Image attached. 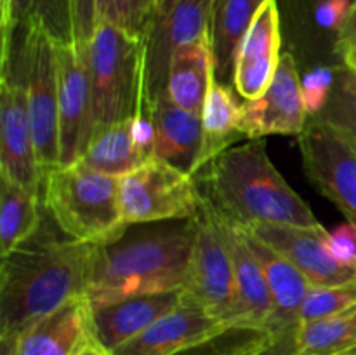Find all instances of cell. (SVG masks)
<instances>
[{
    "label": "cell",
    "mask_w": 356,
    "mask_h": 355,
    "mask_svg": "<svg viewBox=\"0 0 356 355\" xmlns=\"http://www.w3.org/2000/svg\"><path fill=\"white\" fill-rule=\"evenodd\" d=\"M356 44V0H355V6L353 10H351L350 17H348L346 24H344L343 30L337 33V47H344V45H351Z\"/></svg>",
    "instance_id": "74e56055"
},
{
    "label": "cell",
    "mask_w": 356,
    "mask_h": 355,
    "mask_svg": "<svg viewBox=\"0 0 356 355\" xmlns=\"http://www.w3.org/2000/svg\"><path fill=\"white\" fill-rule=\"evenodd\" d=\"M346 355H356V347L353 348V350H350V352H348Z\"/></svg>",
    "instance_id": "b9f144b4"
},
{
    "label": "cell",
    "mask_w": 356,
    "mask_h": 355,
    "mask_svg": "<svg viewBox=\"0 0 356 355\" xmlns=\"http://www.w3.org/2000/svg\"><path fill=\"white\" fill-rule=\"evenodd\" d=\"M236 90L232 86L219 82L216 73L209 84L202 110V125H204V148H202L200 169L207 166L212 159L235 145L238 139L245 138L240 132V117L242 103L236 101Z\"/></svg>",
    "instance_id": "484cf974"
},
{
    "label": "cell",
    "mask_w": 356,
    "mask_h": 355,
    "mask_svg": "<svg viewBox=\"0 0 356 355\" xmlns=\"http://www.w3.org/2000/svg\"><path fill=\"white\" fill-rule=\"evenodd\" d=\"M44 28L58 45L73 44L72 0H0L2 47L21 26Z\"/></svg>",
    "instance_id": "d4e9b609"
},
{
    "label": "cell",
    "mask_w": 356,
    "mask_h": 355,
    "mask_svg": "<svg viewBox=\"0 0 356 355\" xmlns=\"http://www.w3.org/2000/svg\"><path fill=\"white\" fill-rule=\"evenodd\" d=\"M264 0H214L211 14V44L219 82L233 87L235 58L254 16Z\"/></svg>",
    "instance_id": "603a6c76"
},
{
    "label": "cell",
    "mask_w": 356,
    "mask_h": 355,
    "mask_svg": "<svg viewBox=\"0 0 356 355\" xmlns=\"http://www.w3.org/2000/svg\"><path fill=\"white\" fill-rule=\"evenodd\" d=\"M59 65V166H72L86 153L94 132L92 93L86 49L58 47Z\"/></svg>",
    "instance_id": "7c38bea8"
},
{
    "label": "cell",
    "mask_w": 356,
    "mask_h": 355,
    "mask_svg": "<svg viewBox=\"0 0 356 355\" xmlns=\"http://www.w3.org/2000/svg\"><path fill=\"white\" fill-rule=\"evenodd\" d=\"M197 237V218L129 225L96 247L87 282L90 308L141 294L184 289Z\"/></svg>",
    "instance_id": "7a4b0ae2"
},
{
    "label": "cell",
    "mask_w": 356,
    "mask_h": 355,
    "mask_svg": "<svg viewBox=\"0 0 356 355\" xmlns=\"http://www.w3.org/2000/svg\"><path fill=\"white\" fill-rule=\"evenodd\" d=\"M118 191L127 225L197 218L204 202L195 176L156 159L120 176Z\"/></svg>",
    "instance_id": "52a82bcc"
},
{
    "label": "cell",
    "mask_w": 356,
    "mask_h": 355,
    "mask_svg": "<svg viewBox=\"0 0 356 355\" xmlns=\"http://www.w3.org/2000/svg\"><path fill=\"white\" fill-rule=\"evenodd\" d=\"M353 6L355 0H320L315 13L316 21L320 23V26L339 33L346 24Z\"/></svg>",
    "instance_id": "d590c367"
},
{
    "label": "cell",
    "mask_w": 356,
    "mask_h": 355,
    "mask_svg": "<svg viewBox=\"0 0 356 355\" xmlns=\"http://www.w3.org/2000/svg\"><path fill=\"white\" fill-rule=\"evenodd\" d=\"M73 40L79 49H86L96 30V0H72Z\"/></svg>",
    "instance_id": "e575fe53"
},
{
    "label": "cell",
    "mask_w": 356,
    "mask_h": 355,
    "mask_svg": "<svg viewBox=\"0 0 356 355\" xmlns=\"http://www.w3.org/2000/svg\"><path fill=\"white\" fill-rule=\"evenodd\" d=\"M356 152V75L346 65L334 66V86L325 108L316 115Z\"/></svg>",
    "instance_id": "f1b7e54d"
},
{
    "label": "cell",
    "mask_w": 356,
    "mask_h": 355,
    "mask_svg": "<svg viewBox=\"0 0 356 355\" xmlns=\"http://www.w3.org/2000/svg\"><path fill=\"white\" fill-rule=\"evenodd\" d=\"M308 122L301 94V79L291 54H284L278 63L273 82L257 100L243 101L240 132L247 139L264 136H299Z\"/></svg>",
    "instance_id": "4fadbf2b"
},
{
    "label": "cell",
    "mask_w": 356,
    "mask_h": 355,
    "mask_svg": "<svg viewBox=\"0 0 356 355\" xmlns=\"http://www.w3.org/2000/svg\"><path fill=\"white\" fill-rule=\"evenodd\" d=\"M152 157L139 146L134 134V117L94 127L86 153L80 160L99 173L125 176Z\"/></svg>",
    "instance_id": "cb8c5ba5"
},
{
    "label": "cell",
    "mask_w": 356,
    "mask_h": 355,
    "mask_svg": "<svg viewBox=\"0 0 356 355\" xmlns=\"http://www.w3.org/2000/svg\"><path fill=\"white\" fill-rule=\"evenodd\" d=\"M0 66V176L42 197L44 178L35 153L23 65L14 45L2 54Z\"/></svg>",
    "instance_id": "9c48e42d"
},
{
    "label": "cell",
    "mask_w": 356,
    "mask_h": 355,
    "mask_svg": "<svg viewBox=\"0 0 356 355\" xmlns=\"http://www.w3.org/2000/svg\"><path fill=\"white\" fill-rule=\"evenodd\" d=\"M309 181L356 225V152L325 122L309 117L298 136Z\"/></svg>",
    "instance_id": "8fae6325"
},
{
    "label": "cell",
    "mask_w": 356,
    "mask_h": 355,
    "mask_svg": "<svg viewBox=\"0 0 356 355\" xmlns=\"http://www.w3.org/2000/svg\"><path fill=\"white\" fill-rule=\"evenodd\" d=\"M273 338L275 334L264 327L229 326L221 333L172 355H257Z\"/></svg>",
    "instance_id": "f546056e"
},
{
    "label": "cell",
    "mask_w": 356,
    "mask_h": 355,
    "mask_svg": "<svg viewBox=\"0 0 356 355\" xmlns=\"http://www.w3.org/2000/svg\"><path fill=\"white\" fill-rule=\"evenodd\" d=\"M280 45L277 0H264L236 51L233 89L243 100H257L271 86L282 58Z\"/></svg>",
    "instance_id": "9a60e30c"
},
{
    "label": "cell",
    "mask_w": 356,
    "mask_h": 355,
    "mask_svg": "<svg viewBox=\"0 0 356 355\" xmlns=\"http://www.w3.org/2000/svg\"><path fill=\"white\" fill-rule=\"evenodd\" d=\"M226 327L229 326L211 315L200 303L184 292L176 308L113 350V355H172L221 333Z\"/></svg>",
    "instance_id": "2e32d148"
},
{
    "label": "cell",
    "mask_w": 356,
    "mask_h": 355,
    "mask_svg": "<svg viewBox=\"0 0 356 355\" xmlns=\"http://www.w3.org/2000/svg\"><path fill=\"white\" fill-rule=\"evenodd\" d=\"M214 70L211 35L181 45L170 58L167 94L177 106L202 115Z\"/></svg>",
    "instance_id": "7402d4cb"
},
{
    "label": "cell",
    "mask_w": 356,
    "mask_h": 355,
    "mask_svg": "<svg viewBox=\"0 0 356 355\" xmlns=\"http://www.w3.org/2000/svg\"><path fill=\"white\" fill-rule=\"evenodd\" d=\"M42 197L0 176V256H7L42 226Z\"/></svg>",
    "instance_id": "4316f807"
},
{
    "label": "cell",
    "mask_w": 356,
    "mask_h": 355,
    "mask_svg": "<svg viewBox=\"0 0 356 355\" xmlns=\"http://www.w3.org/2000/svg\"><path fill=\"white\" fill-rule=\"evenodd\" d=\"M336 51L339 52V56L343 58V65H346L356 75V44L337 47Z\"/></svg>",
    "instance_id": "ab89813d"
},
{
    "label": "cell",
    "mask_w": 356,
    "mask_h": 355,
    "mask_svg": "<svg viewBox=\"0 0 356 355\" xmlns=\"http://www.w3.org/2000/svg\"><path fill=\"white\" fill-rule=\"evenodd\" d=\"M174 2V0H156V7H162V6H167V3ZM155 7V9H156Z\"/></svg>",
    "instance_id": "60d3db41"
},
{
    "label": "cell",
    "mask_w": 356,
    "mask_h": 355,
    "mask_svg": "<svg viewBox=\"0 0 356 355\" xmlns=\"http://www.w3.org/2000/svg\"><path fill=\"white\" fill-rule=\"evenodd\" d=\"M120 178L82 160L56 167L44 178V207L66 237L103 246L127 230L120 209Z\"/></svg>",
    "instance_id": "277c9868"
},
{
    "label": "cell",
    "mask_w": 356,
    "mask_h": 355,
    "mask_svg": "<svg viewBox=\"0 0 356 355\" xmlns=\"http://www.w3.org/2000/svg\"><path fill=\"white\" fill-rule=\"evenodd\" d=\"M356 347V306L299 324L296 355H346Z\"/></svg>",
    "instance_id": "83f0119b"
},
{
    "label": "cell",
    "mask_w": 356,
    "mask_h": 355,
    "mask_svg": "<svg viewBox=\"0 0 356 355\" xmlns=\"http://www.w3.org/2000/svg\"><path fill=\"white\" fill-rule=\"evenodd\" d=\"M242 230L247 244L263 267L264 277H266L271 298H273V315L268 324V329L273 334H278L291 327H298L299 310H301L306 294L312 289V284L277 249L257 239L249 230Z\"/></svg>",
    "instance_id": "44dd1931"
},
{
    "label": "cell",
    "mask_w": 356,
    "mask_h": 355,
    "mask_svg": "<svg viewBox=\"0 0 356 355\" xmlns=\"http://www.w3.org/2000/svg\"><path fill=\"white\" fill-rule=\"evenodd\" d=\"M90 336L89 301L79 296L3 343L2 355H75Z\"/></svg>",
    "instance_id": "ac0fdd59"
},
{
    "label": "cell",
    "mask_w": 356,
    "mask_h": 355,
    "mask_svg": "<svg viewBox=\"0 0 356 355\" xmlns=\"http://www.w3.org/2000/svg\"><path fill=\"white\" fill-rule=\"evenodd\" d=\"M155 7L156 0H96V21L143 37Z\"/></svg>",
    "instance_id": "4dcf8cb0"
},
{
    "label": "cell",
    "mask_w": 356,
    "mask_h": 355,
    "mask_svg": "<svg viewBox=\"0 0 356 355\" xmlns=\"http://www.w3.org/2000/svg\"><path fill=\"white\" fill-rule=\"evenodd\" d=\"M299 327V326H298ZM298 327H291L275 334L271 343L257 355H296V334Z\"/></svg>",
    "instance_id": "8d00e7d4"
},
{
    "label": "cell",
    "mask_w": 356,
    "mask_h": 355,
    "mask_svg": "<svg viewBox=\"0 0 356 355\" xmlns=\"http://www.w3.org/2000/svg\"><path fill=\"white\" fill-rule=\"evenodd\" d=\"M75 355H113V352L106 350L103 345H99L96 340H94L92 336H90L89 340L83 343V347L80 348V350L76 352Z\"/></svg>",
    "instance_id": "f35d334b"
},
{
    "label": "cell",
    "mask_w": 356,
    "mask_h": 355,
    "mask_svg": "<svg viewBox=\"0 0 356 355\" xmlns=\"http://www.w3.org/2000/svg\"><path fill=\"white\" fill-rule=\"evenodd\" d=\"M242 228L249 230L287 258L308 278L312 287L341 285L356 281V267L339 263L327 251L323 244L325 228H301L275 223H256Z\"/></svg>",
    "instance_id": "5bb4252c"
},
{
    "label": "cell",
    "mask_w": 356,
    "mask_h": 355,
    "mask_svg": "<svg viewBox=\"0 0 356 355\" xmlns=\"http://www.w3.org/2000/svg\"><path fill=\"white\" fill-rule=\"evenodd\" d=\"M202 197L204 202L197 216V237L184 292L216 319L233 326L236 284L228 233L222 216L204 194Z\"/></svg>",
    "instance_id": "ba28073f"
},
{
    "label": "cell",
    "mask_w": 356,
    "mask_h": 355,
    "mask_svg": "<svg viewBox=\"0 0 356 355\" xmlns=\"http://www.w3.org/2000/svg\"><path fill=\"white\" fill-rule=\"evenodd\" d=\"M195 178L216 211L235 225L275 223L323 228L309 205L271 164L263 139L229 146Z\"/></svg>",
    "instance_id": "3957f363"
},
{
    "label": "cell",
    "mask_w": 356,
    "mask_h": 355,
    "mask_svg": "<svg viewBox=\"0 0 356 355\" xmlns=\"http://www.w3.org/2000/svg\"><path fill=\"white\" fill-rule=\"evenodd\" d=\"M94 244L56 237L47 230L2 256L0 267V343H9L31 324L86 296Z\"/></svg>",
    "instance_id": "6da1fadb"
},
{
    "label": "cell",
    "mask_w": 356,
    "mask_h": 355,
    "mask_svg": "<svg viewBox=\"0 0 356 355\" xmlns=\"http://www.w3.org/2000/svg\"><path fill=\"white\" fill-rule=\"evenodd\" d=\"M184 289L118 299L90 308V334L106 350L113 352L141 334L155 320L176 308Z\"/></svg>",
    "instance_id": "d6986e66"
},
{
    "label": "cell",
    "mask_w": 356,
    "mask_h": 355,
    "mask_svg": "<svg viewBox=\"0 0 356 355\" xmlns=\"http://www.w3.org/2000/svg\"><path fill=\"white\" fill-rule=\"evenodd\" d=\"M323 244L339 263L356 267V225L353 223L346 221L334 230H325Z\"/></svg>",
    "instance_id": "836d02e7"
},
{
    "label": "cell",
    "mask_w": 356,
    "mask_h": 355,
    "mask_svg": "<svg viewBox=\"0 0 356 355\" xmlns=\"http://www.w3.org/2000/svg\"><path fill=\"white\" fill-rule=\"evenodd\" d=\"M212 3L214 0H174L156 7L143 35V106L167 93L174 52L211 35Z\"/></svg>",
    "instance_id": "30bf717a"
},
{
    "label": "cell",
    "mask_w": 356,
    "mask_h": 355,
    "mask_svg": "<svg viewBox=\"0 0 356 355\" xmlns=\"http://www.w3.org/2000/svg\"><path fill=\"white\" fill-rule=\"evenodd\" d=\"M19 52L35 153L42 178L59 166V45L37 24L17 28L9 45Z\"/></svg>",
    "instance_id": "8992f818"
},
{
    "label": "cell",
    "mask_w": 356,
    "mask_h": 355,
    "mask_svg": "<svg viewBox=\"0 0 356 355\" xmlns=\"http://www.w3.org/2000/svg\"><path fill=\"white\" fill-rule=\"evenodd\" d=\"M334 86V68L316 66L301 80V94L308 117H316L325 108Z\"/></svg>",
    "instance_id": "d6a6232c"
},
{
    "label": "cell",
    "mask_w": 356,
    "mask_h": 355,
    "mask_svg": "<svg viewBox=\"0 0 356 355\" xmlns=\"http://www.w3.org/2000/svg\"><path fill=\"white\" fill-rule=\"evenodd\" d=\"M94 127L136 117L143 110V37L97 23L86 47Z\"/></svg>",
    "instance_id": "5b68a950"
},
{
    "label": "cell",
    "mask_w": 356,
    "mask_h": 355,
    "mask_svg": "<svg viewBox=\"0 0 356 355\" xmlns=\"http://www.w3.org/2000/svg\"><path fill=\"white\" fill-rule=\"evenodd\" d=\"M225 219L232 251L236 284V313L233 326L264 327L268 329L273 315V298L264 277L263 267L247 244L242 226Z\"/></svg>",
    "instance_id": "ffe728a7"
},
{
    "label": "cell",
    "mask_w": 356,
    "mask_h": 355,
    "mask_svg": "<svg viewBox=\"0 0 356 355\" xmlns=\"http://www.w3.org/2000/svg\"><path fill=\"white\" fill-rule=\"evenodd\" d=\"M143 110L148 111L153 125L152 159L197 176L204 148L202 115L177 106L167 93L143 106Z\"/></svg>",
    "instance_id": "e0dca14e"
},
{
    "label": "cell",
    "mask_w": 356,
    "mask_h": 355,
    "mask_svg": "<svg viewBox=\"0 0 356 355\" xmlns=\"http://www.w3.org/2000/svg\"><path fill=\"white\" fill-rule=\"evenodd\" d=\"M356 306V281L341 285L312 287L299 310V324L336 315Z\"/></svg>",
    "instance_id": "1f68e13d"
}]
</instances>
